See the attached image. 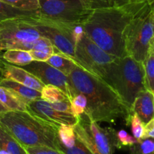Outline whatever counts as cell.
Instances as JSON below:
<instances>
[{
  "label": "cell",
  "instance_id": "cell-21",
  "mask_svg": "<svg viewBox=\"0 0 154 154\" xmlns=\"http://www.w3.org/2000/svg\"><path fill=\"white\" fill-rule=\"evenodd\" d=\"M57 138L59 142L65 147H72L76 142V135L73 126L68 125H61L57 130Z\"/></svg>",
  "mask_w": 154,
  "mask_h": 154
},
{
  "label": "cell",
  "instance_id": "cell-7",
  "mask_svg": "<svg viewBox=\"0 0 154 154\" xmlns=\"http://www.w3.org/2000/svg\"><path fill=\"white\" fill-rule=\"evenodd\" d=\"M75 54L78 66L102 79L117 58L99 48L86 33L75 44Z\"/></svg>",
  "mask_w": 154,
  "mask_h": 154
},
{
  "label": "cell",
  "instance_id": "cell-19",
  "mask_svg": "<svg viewBox=\"0 0 154 154\" xmlns=\"http://www.w3.org/2000/svg\"><path fill=\"white\" fill-rule=\"evenodd\" d=\"M2 57L7 63L19 66H26L33 61L32 57L30 55V53L29 51H23V50H7L3 54Z\"/></svg>",
  "mask_w": 154,
  "mask_h": 154
},
{
  "label": "cell",
  "instance_id": "cell-27",
  "mask_svg": "<svg viewBox=\"0 0 154 154\" xmlns=\"http://www.w3.org/2000/svg\"><path fill=\"white\" fill-rule=\"evenodd\" d=\"M116 138H117V148H122L123 147H132L133 144L138 141L136 138L128 133L124 129L116 132Z\"/></svg>",
  "mask_w": 154,
  "mask_h": 154
},
{
  "label": "cell",
  "instance_id": "cell-26",
  "mask_svg": "<svg viewBox=\"0 0 154 154\" xmlns=\"http://www.w3.org/2000/svg\"><path fill=\"white\" fill-rule=\"evenodd\" d=\"M6 4L23 11H38L39 0H1Z\"/></svg>",
  "mask_w": 154,
  "mask_h": 154
},
{
  "label": "cell",
  "instance_id": "cell-2",
  "mask_svg": "<svg viewBox=\"0 0 154 154\" xmlns=\"http://www.w3.org/2000/svg\"><path fill=\"white\" fill-rule=\"evenodd\" d=\"M75 96L81 93L87 99L84 114L96 122L114 123L119 118H129L130 112L115 91L99 77L87 72L78 65L68 75Z\"/></svg>",
  "mask_w": 154,
  "mask_h": 154
},
{
  "label": "cell",
  "instance_id": "cell-13",
  "mask_svg": "<svg viewBox=\"0 0 154 154\" xmlns=\"http://www.w3.org/2000/svg\"><path fill=\"white\" fill-rule=\"evenodd\" d=\"M131 112L138 114L145 124L154 117L153 98L151 92L147 90L141 91L132 104Z\"/></svg>",
  "mask_w": 154,
  "mask_h": 154
},
{
  "label": "cell",
  "instance_id": "cell-41",
  "mask_svg": "<svg viewBox=\"0 0 154 154\" xmlns=\"http://www.w3.org/2000/svg\"><path fill=\"white\" fill-rule=\"evenodd\" d=\"M151 9H152V11H153V14H154V5H153V6H152V7H151Z\"/></svg>",
  "mask_w": 154,
  "mask_h": 154
},
{
  "label": "cell",
  "instance_id": "cell-22",
  "mask_svg": "<svg viewBox=\"0 0 154 154\" xmlns=\"http://www.w3.org/2000/svg\"><path fill=\"white\" fill-rule=\"evenodd\" d=\"M144 69L145 87L149 91L154 90V55L149 52L148 55L143 62Z\"/></svg>",
  "mask_w": 154,
  "mask_h": 154
},
{
  "label": "cell",
  "instance_id": "cell-31",
  "mask_svg": "<svg viewBox=\"0 0 154 154\" xmlns=\"http://www.w3.org/2000/svg\"><path fill=\"white\" fill-rule=\"evenodd\" d=\"M27 154H65L56 149L45 146H34V147H24Z\"/></svg>",
  "mask_w": 154,
  "mask_h": 154
},
{
  "label": "cell",
  "instance_id": "cell-23",
  "mask_svg": "<svg viewBox=\"0 0 154 154\" xmlns=\"http://www.w3.org/2000/svg\"><path fill=\"white\" fill-rule=\"evenodd\" d=\"M72 114L77 118L82 115L87 109V99L81 93H76L70 99Z\"/></svg>",
  "mask_w": 154,
  "mask_h": 154
},
{
  "label": "cell",
  "instance_id": "cell-25",
  "mask_svg": "<svg viewBox=\"0 0 154 154\" xmlns=\"http://www.w3.org/2000/svg\"><path fill=\"white\" fill-rule=\"evenodd\" d=\"M126 126L131 125V130L132 135L137 140L142 139L144 133V123L140 119L138 114L132 113L126 122Z\"/></svg>",
  "mask_w": 154,
  "mask_h": 154
},
{
  "label": "cell",
  "instance_id": "cell-28",
  "mask_svg": "<svg viewBox=\"0 0 154 154\" xmlns=\"http://www.w3.org/2000/svg\"><path fill=\"white\" fill-rule=\"evenodd\" d=\"M59 150L65 154H93L79 140L77 139L75 145L72 147H65L60 144Z\"/></svg>",
  "mask_w": 154,
  "mask_h": 154
},
{
  "label": "cell",
  "instance_id": "cell-1",
  "mask_svg": "<svg viewBox=\"0 0 154 154\" xmlns=\"http://www.w3.org/2000/svg\"><path fill=\"white\" fill-rule=\"evenodd\" d=\"M150 6L147 2L111 6L92 11L82 23L86 35L108 54L122 58L127 56L125 35L132 20Z\"/></svg>",
  "mask_w": 154,
  "mask_h": 154
},
{
  "label": "cell",
  "instance_id": "cell-32",
  "mask_svg": "<svg viewBox=\"0 0 154 154\" xmlns=\"http://www.w3.org/2000/svg\"><path fill=\"white\" fill-rule=\"evenodd\" d=\"M49 104L54 109L57 110V111H60V112L72 114L70 100L62 101V102H54V103H50L49 102Z\"/></svg>",
  "mask_w": 154,
  "mask_h": 154
},
{
  "label": "cell",
  "instance_id": "cell-5",
  "mask_svg": "<svg viewBox=\"0 0 154 154\" xmlns=\"http://www.w3.org/2000/svg\"><path fill=\"white\" fill-rule=\"evenodd\" d=\"M154 37V14L148 6L132 20L125 35L126 54L143 63Z\"/></svg>",
  "mask_w": 154,
  "mask_h": 154
},
{
  "label": "cell",
  "instance_id": "cell-12",
  "mask_svg": "<svg viewBox=\"0 0 154 154\" xmlns=\"http://www.w3.org/2000/svg\"><path fill=\"white\" fill-rule=\"evenodd\" d=\"M3 78L11 79L40 92L45 87V84L32 74L22 67L14 66L6 61L3 68Z\"/></svg>",
  "mask_w": 154,
  "mask_h": 154
},
{
  "label": "cell",
  "instance_id": "cell-33",
  "mask_svg": "<svg viewBox=\"0 0 154 154\" xmlns=\"http://www.w3.org/2000/svg\"><path fill=\"white\" fill-rule=\"evenodd\" d=\"M154 138V117L150 121L144 124V133L143 138Z\"/></svg>",
  "mask_w": 154,
  "mask_h": 154
},
{
  "label": "cell",
  "instance_id": "cell-9",
  "mask_svg": "<svg viewBox=\"0 0 154 154\" xmlns=\"http://www.w3.org/2000/svg\"><path fill=\"white\" fill-rule=\"evenodd\" d=\"M32 18H14L0 22V51L15 49L20 44L42 37L41 32L32 21Z\"/></svg>",
  "mask_w": 154,
  "mask_h": 154
},
{
  "label": "cell",
  "instance_id": "cell-35",
  "mask_svg": "<svg viewBox=\"0 0 154 154\" xmlns=\"http://www.w3.org/2000/svg\"><path fill=\"white\" fill-rule=\"evenodd\" d=\"M5 60H3L2 57H0V81L3 78V68H4V64Z\"/></svg>",
  "mask_w": 154,
  "mask_h": 154
},
{
  "label": "cell",
  "instance_id": "cell-6",
  "mask_svg": "<svg viewBox=\"0 0 154 154\" xmlns=\"http://www.w3.org/2000/svg\"><path fill=\"white\" fill-rule=\"evenodd\" d=\"M73 129L77 139L93 154H113L117 148L116 131L101 127L84 113L78 117Z\"/></svg>",
  "mask_w": 154,
  "mask_h": 154
},
{
  "label": "cell",
  "instance_id": "cell-16",
  "mask_svg": "<svg viewBox=\"0 0 154 154\" xmlns=\"http://www.w3.org/2000/svg\"><path fill=\"white\" fill-rule=\"evenodd\" d=\"M38 11H23L14 8L0 0V22L14 18L38 17Z\"/></svg>",
  "mask_w": 154,
  "mask_h": 154
},
{
  "label": "cell",
  "instance_id": "cell-11",
  "mask_svg": "<svg viewBox=\"0 0 154 154\" xmlns=\"http://www.w3.org/2000/svg\"><path fill=\"white\" fill-rule=\"evenodd\" d=\"M26 107L27 111L30 114L57 127L61 125L73 126L78 122V118L72 114L57 111L50 105L49 102L42 99L29 102Z\"/></svg>",
  "mask_w": 154,
  "mask_h": 154
},
{
  "label": "cell",
  "instance_id": "cell-37",
  "mask_svg": "<svg viewBox=\"0 0 154 154\" xmlns=\"http://www.w3.org/2000/svg\"><path fill=\"white\" fill-rule=\"evenodd\" d=\"M150 52H151L152 54L154 55V37L152 40L151 42V45H150Z\"/></svg>",
  "mask_w": 154,
  "mask_h": 154
},
{
  "label": "cell",
  "instance_id": "cell-34",
  "mask_svg": "<svg viewBox=\"0 0 154 154\" xmlns=\"http://www.w3.org/2000/svg\"><path fill=\"white\" fill-rule=\"evenodd\" d=\"M111 1H112L113 6L120 7V6L128 5L145 2H147V0H111Z\"/></svg>",
  "mask_w": 154,
  "mask_h": 154
},
{
  "label": "cell",
  "instance_id": "cell-14",
  "mask_svg": "<svg viewBox=\"0 0 154 154\" xmlns=\"http://www.w3.org/2000/svg\"><path fill=\"white\" fill-rule=\"evenodd\" d=\"M0 86L8 89L17 96L23 102L28 105L32 101L41 99V92L34 89L29 88L22 84L16 82L8 78H2L0 81Z\"/></svg>",
  "mask_w": 154,
  "mask_h": 154
},
{
  "label": "cell",
  "instance_id": "cell-38",
  "mask_svg": "<svg viewBox=\"0 0 154 154\" xmlns=\"http://www.w3.org/2000/svg\"><path fill=\"white\" fill-rule=\"evenodd\" d=\"M147 2L150 7H152V6L154 5V0H147Z\"/></svg>",
  "mask_w": 154,
  "mask_h": 154
},
{
  "label": "cell",
  "instance_id": "cell-3",
  "mask_svg": "<svg viewBox=\"0 0 154 154\" xmlns=\"http://www.w3.org/2000/svg\"><path fill=\"white\" fill-rule=\"evenodd\" d=\"M0 125L23 147L45 146L59 149V127L29 111H9L0 114Z\"/></svg>",
  "mask_w": 154,
  "mask_h": 154
},
{
  "label": "cell",
  "instance_id": "cell-17",
  "mask_svg": "<svg viewBox=\"0 0 154 154\" xmlns=\"http://www.w3.org/2000/svg\"><path fill=\"white\" fill-rule=\"evenodd\" d=\"M0 149L10 154H27L23 146L0 125Z\"/></svg>",
  "mask_w": 154,
  "mask_h": 154
},
{
  "label": "cell",
  "instance_id": "cell-10",
  "mask_svg": "<svg viewBox=\"0 0 154 154\" xmlns=\"http://www.w3.org/2000/svg\"><path fill=\"white\" fill-rule=\"evenodd\" d=\"M21 67L35 75L45 85L51 84L59 87L67 95L69 99L74 96L67 75L53 67L47 62L33 60Z\"/></svg>",
  "mask_w": 154,
  "mask_h": 154
},
{
  "label": "cell",
  "instance_id": "cell-40",
  "mask_svg": "<svg viewBox=\"0 0 154 154\" xmlns=\"http://www.w3.org/2000/svg\"><path fill=\"white\" fill-rule=\"evenodd\" d=\"M151 92L152 95H153V105H154V90H153V91H150Z\"/></svg>",
  "mask_w": 154,
  "mask_h": 154
},
{
  "label": "cell",
  "instance_id": "cell-39",
  "mask_svg": "<svg viewBox=\"0 0 154 154\" xmlns=\"http://www.w3.org/2000/svg\"><path fill=\"white\" fill-rule=\"evenodd\" d=\"M0 154H10V153H8V152L5 151V150L0 149Z\"/></svg>",
  "mask_w": 154,
  "mask_h": 154
},
{
  "label": "cell",
  "instance_id": "cell-30",
  "mask_svg": "<svg viewBox=\"0 0 154 154\" xmlns=\"http://www.w3.org/2000/svg\"><path fill=\"white\" fill-rule=\"evenodd\" d=\"M87 9L90 11L105 8L113 6L111 0H79Z\"/></svg>",
  "mask_w": 154,
  "mask_h": 154
},
{
  "label": "cell",
  "instance_id": "cell-18",
  "mask_svg": "<svg viewBox=\"0 0 154 154\" xmlns=\"http://www.w3.org/2000/svg\"><path fill=\"white\" fill-rule=\"evenodd\" d=\"M46 62L67 76L72 72L77 65L72 59L60 53L52 54Z\"/></svg>",
  "mask_w": 154,
  "mask_h": 154
},
{
  "label": "cell",
  "instance_id": "cell-20",
  "mask_svg": "<svg viewBox=\"0 0 154 154\" xmlns=\"http://www.w3.org/2000/svg\"><path fill=\"white\" fill-rule=\"evenodd\" d=\"M41 99L50 103L70 100L67 95L56 86L47 84L41 91Z\"/></svg>",
  "mask_w": 154,
  "mask_h": 154
},
{
  "label": "cell",
  "instance_id": "cell-4",
  "mask_svg": "<svg viewBox=\"0 0 154 154\" xmlns=\"http://www.w3.org/2000/svg\"><path fill=\"white\" fill-rule=\"evenodd\" d=\"M102 80L117 93L130 114L135 98L141 91L147 90L143 63L129 55L116 58Z\"/></svg>",
  "mask_w": 154,
  "mask_h": 154
},
{
  "label": "cell",
  "instance_id": "cell-24",
  "mask_svg": "<svg viewBox=\"0 0 154 154\" xmlns=\"http://www.w3.org/2000/svg\"><path fill=\"white\" fill-rule=\"evenodd\" d=\"M130 154H154V138H145L138 140L130 147Z\"/></svg>",
  "mask_w": 154,
  "mask_h": 154
},
{
  "label": "cell",
  "instance_id": "cell-29",
  "mask_svg": "<svg viewBox=\"0 0 154 154\" xmlns=\"http://www.w3.org/2000/svg\"><path fill=\"white\" fill-rule=\"evenodd\" d=\"M29 52L30 53V55L32 57L33 60L46 62L52 54L57 53V51L54 46H51L41 51H30Z\"/></svg>",
  "mask_w": 154,
  "mask_h": 154
},
{
  "label": "cell",
  "instance_id": "cell-15",
  "mask_svg": "<svg viewBox=\"0 0 154 154\" xmlns=\"http://www.w3.org/2000/svg\"><path fill=\"white\" fill-rule=\"evenodd\" d=\"M0 102L9 111H26V104L8 89L0 86Z\"/></svg>",
  "mask_w": 154,
  "mask_h": 154
},
{
  "label": "cell",
  "instance_id": "cell-8",
  "mask_svg": "<svg viewBox=\"0 0 154 154\" xmlns=\"http://www.w3.org/2000/svg\"><path fill=\"white\" fill-rule=\"evenodd\" d=\"M39 17L54 22L82 24L92 11L79 0H39Z\"/></svg>",
  "mask_w": 154,
  "mask_h": 154
},
{
  "label": "cell",
  "instance_id": "cell-36",
  "mask_svg": "<svg viewBox=\"0 0 154 154\" xmlns=\"http://www.w3.org/2000/svg\"><path fill=\"white\" fill-rule=\"evenodd\" d=\"M7 111H9V110L7 108H5V107L4 105H3L0 102V114L5 113V112H7Z\"/></svg>",
  "mask_w": 154,
  "mask_h": 154
}]
</instances>
